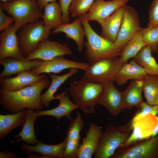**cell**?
I'll return each instance as SVG.
<instances>
[{
  "label": "cell",
  "mask_w": 158,
  "mask_h": 158,
  "mask_svg": "<svg viewBox=\"0 0 158 158\" xmlns=\"http://www.w3.org/2000/svg\"><path fill=\"white\" fill-rule=\"evenodd\" d=\"M142 89L147 103L158 105V75L147 74L143 80Z\"/></svg>",
  "instance_id": "cell-31"
},
{
  "label": "cell",
  "mask_w": 158,
  "mask_h": 158,
  "mask_svg": "<svg viewBox=\"0 0 158 158\" xmlns=\"http://www.w3.org/2000/svg\"><path fill=\"white\" fill-rule=\"evenodd\" d=\"M73 0H59L58 3L62 11V24L69 23L70 21L69 8Z\"/></svg>",
  "instance_id": "cell-38"
},
{
  "label": "cell",
  "mask_w": 158,
  "mask_h": 158,
  "mask_svg": "<svg viewBox=\"0 0 158 158\" xmlns=\"http://www.w3.org/2000/svg\"><path fill=\"white\" fill-rule=\"evenodd\" d=\"M104 88V85L102 84L92 82L82 77L71 81L68 90L74 103L83 113L88 114L95 111Z\"/></svg>",
  "instance_id": "cell-3"
},
{
  "label": "cell",
  "mask_w": 158,
  "mask_h": 158,
  "mask_svg": "<svg viewBox=\"0 0 158 158\" xmlns=\"http://www.w3.org/2000/svg\"><path fill=\"white\" fill-rule=\"evenodd\" d=\"M88 63L79 62L66 59L60 56L47 61H43L38 67L31 71L38 75L47 73H58L68 68H76L85 71L89 66Z\"/></svg>",
  "instance_id": "cell-13"
},
{
  "label": "cell",
  "mask_w": 158,
  "mask_h": 158,
  "mask_svg": "<svg viewBox=\"0 0 158 158\" xmlns=\"http://www.w3.org/2000/svg\"><path fill=\"white\" fill-rule=\"evenodd\" d=\"M110 158H158V134L154 137L138 142L125 148H118Z\"/></svg>",
  "instance_id": "cell-8"
},
{
  "label": "cell",
  "mask_w": 158,
  "mask_h": 158,
  "mask_svg": "<svg viewBox=\"0 0 158 158\" xmlns=\"http://www.w3.org/2000/svg\"><path fill=\"white\" fill-rule=\"evenodd\" d=\"M95 0H73L69 10L71 16L75 18L86 14L90 11Z\"/></svg>",
  "instance_id": "cell-34"
},
{
  "label": "cell",
  "mask_w": 158,
  "mask_h": 158,
  "mask_svg": "<svg viewBox=\"0 0 158 158\" xmlns=\"http://www.w3.org/2000/svg\"><path fill=\"white\" fill-rule=\"evenodd\" d=\"M42 61L40 59L29 60L24 56L21 58L8 57L0 60V64L3 67L0 78L30 70L39 66Z\"/></svg>",
  "instance_id": "cell-17"
},
{
  "label": "cell",
  "mask_w": 158,
  "mask_h": 158,
  "mask_svg": "<svg viewBox=\"0 0 158 158\" xmlns=\"http://www.w3.org/2000/svg\"><path fill=\"white\" fill-rule=\"evenodd\" d=\"M14 21L12 17L6 15L0 8V31H2L6 28Z\"/></svg>",
  "instance_id": "cell-39"
},
{
  "label": "cell",
  "mask_w": 158,
  "mask_h": 158,
  "mask_svg": "<svg viewBox=\"0 0 158 158\" xmlns=\"http://www.w3.org/2000/svg\"><path fill=\"white\" fill-rule=\"evenodd\" d=\"M143 29L140 25L137 11L133 7L126 5L114 44L121 51L134 36Z\"/></svg>",
  "instance_id": "cell-9"
},
{
  "label": "cell",
  "mask_w": 158,
  "mask_h": 158,
  "mask_svg": "<svg viewBox=\"0 0 158 158\" xmlns=\"http://www.w3.org/2000/svg\"><path fill=\"white\" fill-rule=\"evenodd\" d=\"M84 28L87 41L85 54L89 65L99 61L120 56L121 50L114 43L97 34L90 25L85 14L78 16Z\"/></svg>",
  "instance_id": "cell-2"
},
{
  "label": "cell",
  "mask_w": 158,
  "mask_h": 158,
  "mask_svg": "<svg viewBox=\"0 0 158 158\" xmlns=\"http://www.w3.org/2000/svg\"><path fill=\"white\" fill-rule=\"evenodd\" d=\"M27 158H50L49 157L42 155V157L38 156L35 154L30 153L28 154V156Z\"/></svg>",
  "instance_id": "cell-43"
},
{
  "label": "cell",
  "mask_w": 158,
  "mask_h": 158,
  "mask_svg": "<svg viewBox=\"0 0 158 158\" xmlns=\"http://www.w3.org/2000/svg\"><path fill=\"white\" fill-rule=\"evenodd\" d=\"M17 30L14 24L1 31L0 37V60L8 57L21 58L24 56L20 49Z\"/></svg>",
  "instance_id": "cell-15"
},
{
  "label": "cell",
  "mask_w": 158,
  "mask_h": 158,
  "mask_svg": "<svg viewBox=\"0 0 158 158\" xmlns=\"http://www.w3.org/2000/svg\"><path fill=\"white\" fill-rule=\"evenodd\" d=\"M50 30L45 26L43 20L28 23L19 29L18 37L23 56L36 50L41 42L48 38Z\"/></svg>",
  "instance_id": "cell-6"
},
{
  "label": "cell",
  "mask_w": 158,
  "mask_h": 158,
  "mask_svg": "<svg viewBox=\"0 0 158 158\" xmlns=\"http://www.w3.org/2000/svg\"><path fill=\"white\" fill-rule=\"evenodd\" d=\"M123 64L118 57L101 60L90 65L83 77L90 82L104 85L110 81L114 82Z\"/></svg>",
  "instance_id": "cell-7"
},
{
  "label": "cell",
  "mask_w": 158,
  "mask_h": 158,
  "mask_svg": "<svg viewBox=\"0 0 158 158\" xmlns=\"http://www.w3.org/2000/svg\"><path fill=\"white\" fill-rule=\"evenodd\" d=\"M132 131L130 121L117 127L112 124H108L100 138L94 157L110 158L116 150L128 139Z\"/></svg>",
  "instance_id": "cell-4"
},
{
  "label": "cell",
  "mask_w": 158,
  "mask_h": 158,
  "mask_svg": "<svg viewBox=\"0 0 158 158\" xmlns=\"http://www.w3.org/2000/svg\"><path fill=\"white\" fill-rule=\"evenodd\" d=\"M72 51L66 44L45 39L39 44L37 49L25 56L29 60L40 59L47 61L60 56L71 55Z\"/></svg>",
  "instance_id": "cell-11"
},
{
  "label": "cell",
  "mask_w": 158,
  "mask_h": 158,
  "mask_svg": "<svg viewBox=\"0 0 158 158\" xmlns=\"http://www.w3.org/2000/svg\"><path fill=\"white\" fill-rule=\"evenodd\" d=\"M70 120L66 137L68 139L79 141L80 132L84 127V122L80 112L77 111L75 118H72Z\"/></svg>",
  "instance_id": "cell-32"
},
{
  "label": "cell",
  "mask_w": 158,
  "mask_h": 158,
  "mask_svg": "<svg viewBox=\"0 0 158 158\" xmlns=\"http://www.w3.org/2000/svg\"><path fill=\"white\" fill-rule=\"evenodd\" d=\"M86 135L80 143L78 157L91 158L97 149L102 132L100 126L93 123L89 124L88 131L85 130Z\"/></svg>",
  "instance_id": "cell-18"
},
{
  "label": "cell",
  "mask_w": 158,
  "mask_h": 158,
  "mask_svg": "<svg viewBox=\"0 0 158 158\" xmlns=\"http://www.w3.org/2000/svg\"><path fill=\"white\" fill-rule=\"evenodd\" d=\"M137 107V111L131 120L132 121L150 113L156 116L158 114V105H152L143 101Z\"/></svg>",
  "instance_id": "cell-35"
},
{
  "label": "cell",
  "mask_w": 158,
  "mask_h": 158,
  "mask_svg": "<svg viewBox=\"0 0 158 158\" xmlns=\"http://www.w3.org/2000/svg\"><path fill=\"white\" fill-rule=\"evenodd\" d=\"M143 80H133L123 92L122 110L137 107L143 102L142 97Z\"/></svg>",
  "instance_id": "cell-24"
},
{
  "label": "cell",
  "mask_w": 158,
  "mask_h": 158,
  "mask_svg": "<svg viewBox=\"0 0 158 158\" xmlns=\"http://www.w3.org/2000/svg\"><path fill=\"white\" fill-rule=\"evenodd\" d=\"M130 0H95L85 14L88 21H96L100 25L115 11L126 5Z\"/></svg>",
  "instance_id": "cell-14"
},
{
  "label": "cell",
  "mask_w": 158,
  "mask_h": 158,
  "mask_svg": "<svg viewBox=\"0 0 158 158\" xmlns=\"http://www.w3.org/2000/svg\"><path fill=\"white\" fill-rule=\"evenodd\" d=\"M27 115L25 122L23 126L21 131L17 135H15V138H20L17 141L12 142L23 141L28 144L33 145L38 143L35 134L34 123L35 119L38 117L36 111L31 109H27Z\"/></svg>",
  "instance_id": "cell-26"
},
{
  "label": "cell",
  "mask_w": 158,
  "mask_h": 158,
  "mask_svg": "<svg viewBox=\"0 0 158 158\" xmlns=\"http://www.w3.org/2000/svg\"><path fill=\"white\" fill-rule=\"evenodd\" d=\"M67 140V138L66 137L63 142L55 145L45 144L39 142L34 146L23 143L21 145V147L28 154L32 152H36L40 153L42 155L50 158H64L63 152Z\"/></svg>",
  "instance_id": "cell-23"
},
{
  "label": "cell",
  "mask_w": 158,
  "mask_h": 158,
  "mask_svg": "<svg viewBox=\"0 0 158 158\" xmlns=\"http://www.w3.org/2000/svg\"><path fill=\"white\" fill-rule=\"evenodd\" d=\"M156 116L158 120V123L153 131L151 136L152 138L155 137L158 134V115L157 116Z\"/></svg>",
  "instance_id": "cell-42"
},
{
  "label": "cell",
  "mask_w": 158,
  "mask_h": 158,
  "mask_svg": "<svg viewBox=\"0 0 158 158\" xmlns=\"http://www.w3.org/2000/svg\"><path fill=\"white\" fill-rule=\"evenodd\" d=\"M0 0L2 2H7V1H8L10 0Z\"/></svg>",
  "instance_id": "cell-44"
},
{
  "label": "cell",
  "mask_w": 158,
  "mask_h": 158,
  "mask_svg": "<svg viewBox=\"0 0 158 158\" xmlns=\"http://www.w3.org/2000/svg\"><path fill=\"white\" fill-rule=\"evenodd\" d=\"M123 92L116 88L113 81L104 85L103 93L97 102V104L105 107L111 115H118L122 110Z\"/></svg>",
  "instance_id": "cell-16"
},
{
  "label": "cell",
  "mask_w": 158,
  "mask_h": 158,
  "mask_svg": "<svg viewBox=\"0 0 158 158\" xmlns=\"http://www.w3.org/2000/svg\"><path fill=\"white\" fill-rule=\"evenodd\" d=\"M130 121L131 133L126 141L118 148H125L138 142L150 138L158 123L156 116L151 113Z\"/></svg>",
  "instance_id": "cell-10"
},
{
  "label": "cell",
  "mask_w": 158,
  "mask_h": 158,
  "mask_svg": "<svg viewBox=\"0 0 158 158\" xmlns=\"http://www.w3.org/2000/svg\"><path fill=\"white\" fill-rule=\"evenodd\" d=\"M142 37L146 45L150 48L152 52H158V26L143 28Z\"/></svg>",
  "instance_id": "cell-33"
},
{
  "label": "cell",
  "mask_w": 158,
  "mask_h": 158,
  "mask_svg": "<svg viewBox=\"0 0 158 158\" xmlns=\"http://www.w3.org/2000/svg\"><path fill=\"white\" fill-rule=\"evenodd\" d=\"M16 154L14 153L8 151H5L0 152V158H15Z\"/></svg>",
  "instance_id": "cell-40"
},
{
  "label": "cell",
  "mask_w": 158,
  "mask_h": 158,
  "mask_svg": "<svg viewBox=\"0 0 158 158\" xmlns=\"http://www.w3.org/2000/svg\"><path fill=\"white\" fill-rule=\"evenodd\" d=\"M80 144L79 141L68 139L66 147L63 152L64 158H75L78 157Z\"/></svg>",
  "instance_id": "cell-36"
},
{
  "label": "cell",
  "mask_w": 158,
  "mask_h": 158,
  "mask_svg": "<svg viewBox=\"0 0 158 158\" xmlns=\"http://www.w3.org/2000/svg\"><path fill=\"white\" fill-rule=\"evenodd\" d=\"M38 5L42 11L45 6L48 3L56 2V0H36Z\"/></svg>",
  "instance_id": "cell-41"
},
{
  "label": "cell",
  "mask_w": 158,
  "mask_h": 158,
  "mask_svg": "<svg viewBox=\"0 0 158 158\" xmlns=\"http://www.w3.org/2000/svg\"><path fill=\"white\" fill-rule=\"evenodd\" d=\"M0 8L13 18L14 26L17 31L25 25L38 20L42 16L36 0H13L1 2Z\"/></svg>",
  "instance_id": "cell-5"
},
{
  "label": "cell",
  "mask_w": 158,
  "mask_h": 158,
  "mask_svg": "<svg viewBox=\"0 0 158 158\" xmlns=\"http://www.w3.org/2000/svg\"><path fill=\"white\" fill-rule=\"evenodd\" d=\"M13 78H0V90L6 91H16L28 86L35 85L47 78L44 73L36 74L31 70L20 72Z\"/></svg>",
  "instance_id": "cell-12"
},
{
  "label": "cell",
  "mask_w": 158,
  "mask_h": 158,
  "mask_svg": "<svg viewBox=\"0 0 158 158\" xmlns=\"http://www.w3.org/2000/svg\"><path fill=\"white\" fill-rule=\"evenodd\" d=\"M147 75L143 68L133 59L129 63L123 64L115 78L116 84L122 86L131 80H143Z\"/></svg>",
  "instance_id": "cell-21"
},
{
  "label": "cell",
  "mask_w": 158,
  "mask_h": 158,
  "mask_svg": "<svg viewBox=\"0 0 158 158\" xmlns=\"http://www.w3.org/2000/svg\"><path fill=\"white\" fill-rule=\"evenodd\" d=\"M47 78L37 84L14 91L0 90V104L5 109L13 114L25 109L41 111L44 105L40 98L41 93L45 87L50 86Z\"/></svg>",
  "instance_id": "cell-1"
},
{
  "label": "cell",
  "mask_w": 158,
  "mask_h": 158,
  "mask_svg": "<svg viewBox=\"0 0 158 158\" xmlns=\"http://www.w3.org/2000/svg\"><path fill=\"white\" fill-rule=\"evenodd\" d=\"M148 21L147 28L158 26V0H153L148 12Z\"/></svg>",
  "instance_id": "cell-37"
},
{
  "label": "cell",
  "mask_w": 158,
  "mask_h": 158,
  "mask_svg": "<svg viewBox=\"0 0 158 158\" xmlns=\"http://www.w3.org/2000/svg\"><path fill=\"white\" fill-rule=\"evenodd\" d=\"M142 30L138 32L121 51L119 58L123 64L135 57L141 49L146 45L142 37Z\"/></svg>",
  "instance_id": "cell-30"
},
{
  "label": "cell",
  "mask_w": 158,
  "mask_h": 158,
  "mask_svg": "<svg viewBox=\"0 0 158 158\" xmlns=\"http://www.w3.org/2000/svg\"><path fill=\"white\" fill-rule=\"evenodd\" d=\"M27 115L26 109L11 114L0 115V138H4L15 128L23 126Z\"/></svg>",
  "instance_id": "cell-27"
},
{
  "label": "cell",
  "mask_w": 158,
  "mask_h": 158,
  "mask_svg": "<svg viewBox=\"0 0 158 158\" xmlns=\"http://www.w3.org/2000/svg\"><path fill=\"white\" fill-rule=\"evenodd\" d=\"M44 8L41 18L45 26L53 30L62 24V11L59 3L56 2L48 3Z\"/></svg>",
  "instance_id": "cell-28"
},
{
  "label": "cell",
  "mask_w": 158,
  "mask_h": 158,
  "mask_svg": "<svg viewBox=\"0 0 158 158\" xmlns=\"http://www.w3.org/2000/svg\"><path fill=\"white\" fill-rule=\"evenodd\" d=\"M63 32L68 38L73 39L76 43L78 51L81 52L84 46V39L85 32L80 20L78 18L73 22L61 24L51 32L58 34Z\"/></svg>",
  "instance_id": "cell-20"
},
{
  "label": "cell",
  "mask_w": 158,
  "mask_h": 158,
  "mask_svg": "<svg viewBox=\"0 0 158 158\" xmlns=\"http://www.w3.org/2000/svg\"><path fill=\"white\" fill-rule=\"evenodd\" d=\"M56 96L57 99L59 101L58 106L50 110L36 111L38 117L49 115L54 116L58 120H59L62 117L65 116L70 120L72 118L71 115V112L78 108V107L71 101L68 97L66 95L65 92L57 95Z\"/></svg>",
  "instance_id": "cell-22"
},
{
  "label": "cell",
  "mask_w": 158,
  "mask_h": 158,
  "mask_svg": "<svg viewBox=\"0 0 158 158\" xmlns=\"http://www.w3.org/2000/svg\"><path fill=\"white\" fill-rule=\"evenodd\" d=\"M150 48L146 45L133 59L143 68L147 74L158 75V64Z\"/></svg>",
  "instance_id": "cell-29"
},
{
  "label": "cell",
  "mask_w": 158,
  "mask_h": 158,
  "mask_svg": "<svg viewBox=\"0 0 158 158\" xmlns=\"http://www.w3.org/2000/svg\"><path fill=\"white\" fill-rule=\"evenodd\" d=\"M78 72V69L72 68L68 73L61 75L52 73L48 74L51 79V84L47 90L40 95L41 100L45 107H48L51 102L57 99L54 94L58 88L68 78Z\"/></svg>",
  "instance_id": "cell-25"
},
{
  "label": "cell",
  "mask_w": 158,
  "mask_h": 158,
  "mask_svg": "<svg viewBox=\"0 0 158 158\" xmlns=\"http://www.w3.org/2000/svg\"><path fill=\"white\" fill-rule=\"evenodd\" d=\"M126 5L116 10L103 22L101 25V36L114 43L121 27Z\"/></svg>",
  "instance_id": "cell-19"
}]
</instances>
